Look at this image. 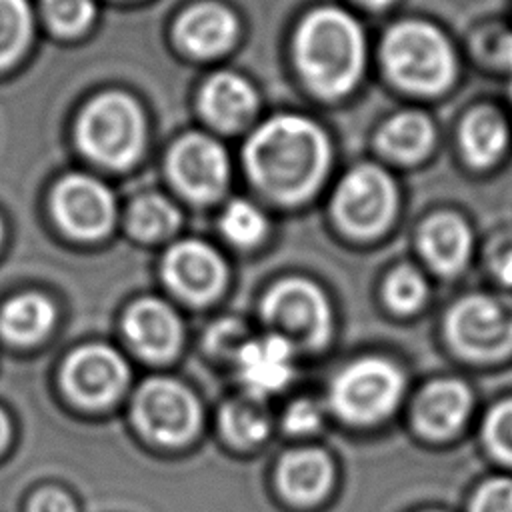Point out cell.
<instances>
[{
	"instance_id": "cell-1",
	"label": "cell",
	"mask_w": 512,
	"mask_h": 512,
	"mask_svg": "<svg viewBox=\"0 0 512 512\" xmlns=\"http://www.w3.org/2000/svg\"><path fill=\"white\" fill-rule=\"evenodd\" d=\"M244 158L260 190L280 202H300L322 182L330 148L314 122L284 114L252 134Z\"/></svg>"
},
{
	"instance_id": "cell-2",
	"label": "cell",
	"mask_w": 512,
	"mask_h": 512,
	"mask_svg": "<svg viewBox=\"0 0 512 512\" xmlns=\"http://www.w3.org/2000/svg\"><path fill=\"white\" fill-rule=\"evenodd\" d=\"M296 62L308 86L326 98L346 94L364 66V38L356 20L338 8L312 12L296 36Z\"/></svg>"
},
{
	"instance_id": "cell-3",
	"label": "cell",
	"mask_w": 512,
	"mask_h": 512,
	"mask_svg": "<svg viewBox=\"0 0 512 512\" xmlns=\"http://www.w3.org/2000/svg\"><path fill=\"white\" fill-rule=\"evenodd\" d=\"M382 56L388 74L416 94H438L454 78L456 62L448 40L420 20L400 22L384 38Z\"/></svg>"
},
{
	"instance_id": "cell-4",
	"label": "cell",
	"mask_w": 512,
	"mask_h": 512,
	"mask_svg": "<svg viewBox=\"0 0 512 512\" xmlns=\"http://www.w3.org/2000/svg\"><path fill=\"white\" fill-rule=\"evenodd\" d=\"M82 150L96 162L124 168L144 144V120L136 102L124 94H104L92 100L76 130Z\"/></svg>"
},
{
	"instance_id": "cell-5",
	"label": "cell",
	"mask_w": 512,
	"mask_h": 512,
	"mask_svg": "<svg viewBox=\"0 0 512 512\" xmlns=\"http://www.w3.org/2000/svg\"><path fill=\"white\" fill-rule=\"evenodd\" d=\"M404 378L382 358H364L342 370L330 390L334 410L350 422H374L390 414L402 394Z\"/></svg>"
},
{
	"instance_id": "cell-6",
	"label": "cell",
	"mask_w": 512,
	"mask_h": 512,
	"mask_svg": "<svg viewBox=\"0 0 512 512\" xmlns=\"http://www.w3.org/2000/svg\"><path fill=\"white\" fill-rule=\"evenodd\" d=\"M262 316L276 330L274 334L292 346L320 348L330 332V310L324 294L300 278L276 284L262 302Z\"/></svg>"
},
{
	"instance_id": "cell-7",
	"label": "cell",
	"mask_w": 512,
	"mask_h": 512,
	"mask_svg": "<svg viewBox=\"0 0 512 512\" xmlns=\"http://www.w3.org/2000/svg\"><path fill=\"white\" fill-rule=\"evenodd\" d=\"M446 334L464 356L498 358L512 350V314L492 296L470 294L448 310Z\"/></svg>"
},
{
	"instance_id": "cell-8",
	"label": "cell",
	"mask_w": 512,
	"mask_h": 512,
	"mask_svg": "<svg viewBox=\"0 0 512 512\" xmlns=\"http://www.w3.org/2000/svg\"><path fill=\"white\" fill-rule=\"evenodd\" d=\"M396 190L390 176L370 164L354 168L340 182L334 214L340 226L358 238L380 234L394 216Z\"/></svg>"
},
{
	"instance_id": "cell-9",
	"label": "cell",
	"mask_w": 512,
	"mask_h": 512,
	"mask_svg": "<svg viewBox=\"0 0 512 512\" xmlns=\"http://www.w3.org/2000/svg\"><path fill=\"white\" fill-rule=\"evenodd\" d=\"M134 418L146 436L176 446L194 436L200 424V408L194 394L182 384L154 378L138 390Z\"/></svg>"
},
{
	"instance_id": "cell-10",
	"label": "cell",
	"mask_w": 512,
	"mask_h": 512,
	"mask_svg": "<svg viewBox=\"0 0 512 512\" xmlns=\"http://www.w3.org/2000/svg\"><path fill=\"white\" fill-rule=\"evenodd\" d=\"M168 172L182 194L198 202H208L218 198L226 188L228 158L212 138L190 134L172 148Z\"/></svg>"
},
{
	"instance_id": "cell-11",
	"label": "cell",
	"mask_w": 512,
	"mask_h": 512,
	"mask_svg": "<svg viewBox=\"0 0 512 512\" xmlns=\"http://www.w3.org/2000/svg\"><path fill=\"white\" fill-rule=\"evenodd\" d=\"M54 214L70 236L94 240L112 228L116 206L104 184L74 174L58 184L54 192Z\"/></svg>"
},
{
	"instance_id": "cell-12",
	"label": "cell",
	"mask_w": 512,
	"mask_h": 512,
	"mask_svg": "<svg viewBox=\"0 0 512 512\" xmlns=\"http://www.w3.org/2000/svg\"><path fill=\"white\" fill-rule=\"evenodd\" d=\"M70 396L88 406H104L120 396L128 382L124 360L106 346H84L70 354L62 370Z\"/></svg>"
},
{
	"instance_id": "cell-13",
	"label": "cell",
	"mask_w": 512,
	"mask_h": 512,
	"mask_svg": "<svg viewBox=\"0 0 512 512\" xmlns=\"http://www.w3.org/2000/svg\"><path fill=\"white\" fill-rule=\"evenodd\" d=\"M164 278L178 296L202 304L220 292L226 268L210 246L188 240L172 246L166 254Z\"/></svg>"
},
{
	"instance_id": "cell-14",
	"label": "cell",
	"mask_w": 512,
	"mask_h": 512,
	"mask_svg": "<svg viewBox=\"0 0 512 512\" xmlns=\"http://www.w3.org/2000/svg\"><path fill=\"white\" fill-rule=\"evenodd\" d=\"M240 380L248 394L264 398L282 390L294 372V346L278 334L248 340L236 354Z\"/></svg>"
},
{
	"instance_id": "cell-15",
	"label": "cell",
	"mask_w": 512,
	"mask_h": 512,
	"mask_svg": "<svg viewBox=\"0 0 512 512\" xmlns=\"http://www.w3.org/2000/svg\"><path fill=\"white\" fill-rule=\"evenodd\" d=\"M124 332L130 344L150 360L170 358L182 338L178 316L160 300L136 302L124 318Z\"/></svg>"
},
{
	"instance_id": "cell-16",
	"label": "cell",
	"mask_w": 512,
	"mask_h": 512,
	"mask_svg": "<svg viewBox=\"0 0 512 512\" xmlns=\"http://www.w3.org/2000/svg\"><path fill=\"white\" fill-rule=\"evenodd\" d=\"M420 250L434 270L440 274H456L470 258V228L452 212L436 214L422 226Z\"/></svg>"
},
{
	"instance_id": "cell-17",
	"label": "cell",
	"mask_w": 512,
	"mask_h": 512,
	"mask_svg": "<svg viewBox=\"0 0 512 512\" xmlns=\"http://www.w3.org/2000/svg\"><path fill=\"white\" fill-rule=\"evenodd\" d=\"M200 110L220 130L242 128L256 110V94L240 76L222 72L212 76L200 94Z\"/></svg>"
},
{
	"instance_id": "cell-18",
	"label": "cell",
	"mask_w": 512,
	"mask_h": 512,
	"mask_svg": "<svg viewBox=\"0 0 512 512\" xmlns=\"http://www.w3.org/2000/svg\"><path fill=\"white\" fill-rule=\"evenodd\" d=\"M470 400V390L458 380L432 382L418 396L416 424L428 436H450L464 422Z\"/></svg>"
},
{
	"instance_id": "cell-19",
	"label": "cell",
	"mask_w": 512,
	"mask_h": 512,
	"mask_svg": "<svg viewBox=\"0 0 512 512\" xmlns=\"http://www.w3.org/2000/svg\"><path fill=\"white\" fill-rule=\"evenodd\" d=\"M180 44L196 56H214L224 52L236 36L234 16L218 4L206 2L190 8L178 22Z\"/></svg>"
},
{
	"instance_id": "cell-20",
	"label": "cell",
	"mask_w": 512,
	"mask_h": 512,
	"mask_svg": "<svg viewBox=\"0 0 512 512\" xmlns=\"http://www.w3.org/2000/svg\"><path fill=\"white\" fill-rule=\"evenodd\" d=\"M332 480V466L316 448L294 450L278 464V486L286 498L314 502L326 494Z\"/></svg>"
},
{
	"instance_id": "cell-21",
	"label": "cell",
	"mask_w": 512,
	"mask_h": 512,
	"mask_svg": "<svg viewBox=\"0 0 512 512\" xmlns=\"http://www.w3.org/2000/svg\"><path fill=\"white\" fill-rule=\"evenodd\" d=\"M508 142L504 118L494 108L470 110L460 126L462 152L470 164L484 168L500 158Z\"/></svg>"
},
{
	"instance_id": "cell-22",
	"label": "cell",
	"mask_w": 512,
	"mask_h": 512,
	"mask_svg": "<svg viewBox=\"0 0 512 512\" xmlns=\"http://www.w3.org/2000/svg\"><path fill=\"white\" fill-rule=\"evenodd\" d=\"M434 142V126L420 112H400L390 118L378 134V148L394 160L414 162Z\"/></svg>"
},
{
	"instance_id": "cell-23",
	"label": "cell",
	"mask_w": 512,
	"mask_h": 512,
	"mask_svg": "<svg viewBox=\"0 0 512 512\" xmlns=\"http://www.w3.org/2000/svg\"><path fill=\"white\" fill-rule=\"evenodd\" d=\"M54 324V306L40 294H20L4 304L0 332L16 344L40 340Z\"/></svg>"
},
{
	"instance_id": "cell-24",
	"label": "cell",
	"mask_w": 512,
	"mask_h": 512,
	"mask_svg": "<svg viewBox=\"0 0 512 512\" xmlns=\"http://www.w3.org/2000/svg\"><path fill=\"white\" fill-rule=\"evenodd\" d=\"M220 424L228 440L240 446H252L268 436L270 418L262 398L246 394L226 402L220 414Z\"/></svg>"
},
{
	"instance_id": "cell-25",
	"label": "cell",
	"mask_w": 512,
	"mask_h": 512,
	"mask_svg": "<svg viewBox=\"0 0 512 512\" xmlns=\"http://www.w3.org/2000/svg\"><path fill=\"white\" fill-rule=\"evenodd\" d=\"M178 222V210L160 196H142L128 212V228L140 240H160L172 234Z\"/></svg>"
},
{
	"instance_id": "cell-26",
	"label": "cell",
	"mask_w": 512,
	"mask_h": 512,
	"mask_svg": "<svg viewBox=\"0 0 512 512\" xmlns=\"http://www.w3.org/2000/svg\"><path fill=\"white\" fill-rule=\"evenodd\" d=\"M30 32L28 4L24 0H0V68H6L24 52Z\"/></svg>"
},
{
	"instance_id": "cell-27",
	"label": "cell",
	"mask_w": 512,
	"mask_h": 512,
	"mask_svg": "<svg viewBox=\"0 0 512 512\" xmlns=\"http://www.w3.org/2000/svg\"><path fill=\"white\" fill-rule=\"evenodd\" d=\"M220 228L230 242L238 246H252L264 236L266 218L254 204L236 200L224 210L220 218Z\"/></svg>"
},
{
	"instance_id": "cell-28",
	"label": "cell",
	"mask_w": 512,
	"mask_h": 512,
	"mask_svg": "<svg viewBox=\"0 0 512 512\" xmlns=\"http://www.w3.org/2000/svg\"><path fill=\"white\" fill-rule=\"evenodd\" d=\"M386 300L396 312H412L426 298V282L410 266L396 268L386 280Z\"/></svg>"
},
{
	"instance_id": "cell-29",
	"label": "cell",
	"mask_w": 512,
	"mask_h": 512,
	"mask_svg": "<svg viewBox=\"0 0 512 512\" xmlns=\"http://www.w3.org/2000/svg\"><path fill=\"white\" fill-rule=\"evenodd\" d=\"M42 4L48 24L66 36L82 32L94 16L92 0H42Z\"/></svg>"
},
{
	"instance_id": "cell-30",
	"label": "cell",
	"mask_w": 512,
	"mask_h": 512,
	"mask_svg": "<svg viewBox=\"0 0 512 512\" xmlns=\"http://www.w3.org/2000/svg\"><path fill=\"white\" fill-rule=\"evenodd\" d=\"M484 438L498 458L512 462V400L492 408L484 424Z\"/></svg>"
},
{
	"instance_id": "cell-31",
	"label": "cell",
	"mask_w": 512,
	"mask_h": 512,
	"mask_svg": "<svg viewBox=\"0 0 512 512\" xmlns=\"http://www.w3.org/2000/svg\"><path fill=\"white\" fill-rule=\"evenodd\" d=\"M472 512H512V480L484 482L472 500Z\"/></svg>"
},
{
	"instance_id": "cell-32",
	"label": "cell",
	"mask_w": 512,
	"mask_h": 512,
	"mask_svg": "<svg viewBox=\"0 0 512 512\" xmlns=\"http://www.w3.org/2000/svg\"><path fill=\"white\" fill-rule=\"evenodd\" d=\"M250 338L244 336V330L240 324L232 322V320H224L212 326V330L208 332V346L212 352L216 354H228L234 356L240 352V348L248 342Z\"/></svg>"
},
{
	"instance_id": "cell-33",
	"label": "cell",
	"mask_w": 512,
	"mask_h": 512,
	"mask_svg": "<svg viewBox=\"0 0 512 512\" xmlns=\"http://www.w3.org/2000/svg\"><path fill=\"white\" fill-rule=\"evenodd\" d=\"M322 414L312 400H296L284 414V426L294 434L314 432L320 426Z\"/></svg>"
},
{
	"instance_id": "cell-34",
	"label": "cell",
	"mask_w": 512,
	"mask_h": 512,
	"mask_svg": "<svg viewBox=\"0 0 512 512\" xmlns=\"http://www.w3.org/2000/svg\"><path fill=\"white\" fill-rule=\"evenodd\" d=\"M30 512H76L72 500L58 490H44L36 494Z\"/></svg>"
},
{
	"instance_id": "cell-35",
	"label": "cell",
	"mask_w": 512,
	"mask_h": 512,
	"mask_svg": "<svg viewBox=\"0 0 512 512\" xmlns=\"http://www.w3.org/2000/svg\"><path fill=\"white\" fill-rule=\"evenodd\" d=\"M496 274L504 284H512V248L504 250L496 260Z\"/></svg>"
},
{
	"instance_id": "cell-36",
	"label": "cell",
	"mask_w": 512,
	"mask_h": 512,
	"mask_svg": "<svg viewBox=\"0 0 512 512\" xmlns=\"http://www.w3.org/2000/svg\"><path fill=\"white\" fill-rule=\"evenodd\" d=\"M6 440H8V420L0 410V448L6 444Z\"/></svg>"
},
{
	"instance_id": "cell-37",
	"label": "cell",
	"mask_w": 512,
	"mask_h": 512,
	"mask_svg": "<svg viewBox=\"0 0 512 512\" xmlns=\"http://www.w3.org/2000/svg\"><path fill=\"white\" fill-rule=\"evenodd\" d=\"M504 52H506V60H508V64H510V68H512V38H508V40H506Z\"/></svg>"
},
{
	"instance_id": "cell-38",
	"label": "cell",
	"mask_w": 512,
	"mask_h": 512,
	"mask_svg": "<svg viewBox=\"0 0 512 512\" xmlns=\"http://www.w3.org/2000/svg\"><path fill=\"white\" fill-rule=\"evenodd\" d=\"M360 2H364V4H368V6H374V8H378V6H384V4H388L390 0H360Z\"/></svg>"
},
{
	"instance_id": "cell-39",
	"label": "cell",
	"mask_w": 512,
	"mask_h": 512,
	"mask_svg": "<svg viewBox=\"0 0 512 512\" xmlns=\"http://www.w3.org/2000/svg\"><path fill=\"white\" fill-rule=\"evenodd\" d=\"M0 238H2V222H0Z\"/></svg>"
}]
</instances>
